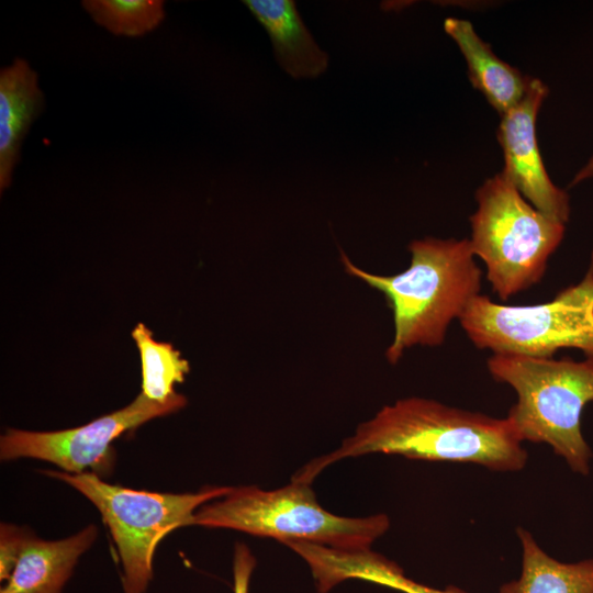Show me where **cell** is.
I'll return each instance as SVG.
<instances>
[{
  "label": "cell",
  "instance_id": "obj_19",
  "mask_svg": "<svg viewBox=\"0 0 593 593\" xmlns=\"http://www.w3.org/2000/svg\"><path fill=\"white\" fill-rule=\"evenodd\" d=\"M590 178H593V154L588 163L575 174L570 186L578 184Z\"/></svg>",
  "mask_w": 593,
  "mask_h": 593
},
{
  "label": "cell",
  "instance_id": "obj_6",
  "mask_svg": "<svg viewBox=\"0 0 593 593\" xmlns=\"http://www.w3.org/2000/svg\"><path fill=\"white\" fill-rule=\"evenodd\" d=\"M43 472L69 484L98 508L118 547L124 593H145L161 539L176 528L191 526L199 507L232 490L206 486L195 493H157L112 485L92 472Z\"/></svg>",
  "mask_w": 593,
  "mask_h": 593
},
{
  "label": "cell",
  "instance_id": "obj_11",
  "mask_svg": "<svg viewBox=\"0 0 593 593\" xmlns=\"http://www.w3.org/2000/svg\"><path fill=\"white\" fill-rule=\"evenodd\" d=\"M36 71L24 58L0 70V191L12 182L24 136L44 109Z\"/></svg>",
  "mask_w": 593,
  "mask_h": 593
},
{
  "label": "cell",
  "instance_id": "obj_12",
  "mask_svg": "<svg viewBox=\"0 0 593 593\" xmlns=\"http://www.w3.org/2000/svg\"><path fill=\"white\" fill-rule=\"evenodd\" d=\"M444 29L467 61L471 85L484 96L490 105L501 116L516 107L524 98L532 77L523 75L497 57L469 21L448 18Z\"/></svg>",
  "mask_w": 593,
  "mask_h": 593
},
{
  "label": "cell",
  "instance_id": "obj_8",
  "mask_svg": "<svg viewBox=\"0 0 593 593\" xmlns=\"http://www.w3.org/2000/svg\"><path fill=\"white\" fill-rule=\"evenodd\" d=\"M187 404L182 394L166 402H156L141 393L131 404L101 416L83 426L57 432H29L9 428L0 439L2 460L35 458L52 462L65 472L83 473L91 470L107 475L114 466L111 443L123 433L174 412Z\"/></svg>",
  "mask_w": 593,
  "mask_h": 593
},
{
  "label": "cell",
  "instance_id": "obj_2",
  "mask_svg": "<svg viewBox=\"0 0 593 593\" xmlns=\"http://www.w3.org/2000/svg\"><path fill=\"white\" fill-rule=\"evenodd\" d=\"M410 266L393 276L357 267L345 253L344 269L380 291L392 311L394 335L385 358L395 365L414 346L444 343L449 325L480 295L482 271L470 240L426 237L410 243Z\"/></svg>",
  "mask_w": 593,
  "mask_h": 593
},
{
  "label": "cell",
  "instance_id": "obj_5",
  "mask_svg": "<svg viewBox=\"0 0 593 593\" xmlns=\"http://www.w3.org/2000/svg\"><path fill=\"white\" fill-rule=\"evenodd\" d=\"M470 244L486 280L503 301L537 284L566 224L532 205L502 172L477 190Z\"/></svg>",
  "mask_w": 593,
  "mask_h": 593
},
{
  "label": "cell",
  "instance_id": "obj_3",
  "mask_svg": "<svg viewBox=\"0 0 593 593\" xmlns=\"http://www.w3.org/2000/svg\"><path fill=\"white\" fill-rule=\"evenodd\" d=\"M486 368L516 393L506 418L518 438L548 445L574 473L588 475L593 452L582 434L581 416L593 401V358L492 354Z\"/></svg>",
  "mask_w": 593,
  "mask_h": 593
},
{
  "label": "cell",
  "instance_id": "obj_1",
  "mask_svg": "<svg viewBox=\"0 0 593 593\" xmlns=\"http://www.w3.org/2000/svg\"><path fill=\"white\" fill-rule=\"evenodd\" d=\"M370 454L473 463L497 472L519 471L528 459L506 417L412 396L383 406L334 451L303 466L292 480L311 484L328 466Z\"/></svg>",
  "mask_w": 593,
  "mask_h": 593
},
{
  "label": "cell",
  "instance_id": "obj_17",
  "mask_svg": "<svg viewBox=\"0 0 593 593\" xmlns=\"http://www.w3.org/2000/svg\"><path fill=\"white\" fill-rule=\"evenodd\" d=\"M377 584L403 592V593H468L458 586L435 589L418 583L404 575L403 570L396 564H391L380 572L376 580Z\"/></svg>",
  "mask_w": 593,
  "mask_h": 593
},
{
  "label": "cell",
  "instance_id": "obj_4",
  "mask_svg": "<svg viewBox=\"0 0 593 593\" xmlns=\"http://www.w3.org/2000/svg\"><path fill=\"white\" fill-rule=\"evenodd\" d=\"M221 499L199 507L191 525L344 550L370 549L390 527L385 514L344 517L329 513L318 504L311 484L296 480L271 491L255 485L232 488Z\"/></svg>",
  "mask_w": 593,
  "mask_h": 593
},
{
  "label": "cell",
  "instance_id": "obj_10",
  "mask_svg": "<svg viewBox=\"0 0 593 593\" xmlns=\"http://www.w3.org/2000/svg\"><path fill=\"white\" fill-rule=\"evenodd\" d=\"M97 535V527L89 525L68 538L44 540L24 528L12 571L0 593H61L79 557Z\"/></svg>",
  "mask_w": 593,
  "mask_h": 593
},
{
  "label": "cell",
  "instance_id": "obj_13",
  "mask_svg": "<svg viewBox=\"0 0 593 593\" xmlns=\"http://www.w3.org/2000/svg\"><path fill=\"white\" fill-rule=\"evenodd\" d=\"M267 31L279 65L293 78H315L328 65L327 54L315 43L290 0L243 2Z\"/></svg>",
  "mask_w": 593,
  "mask_h": 593
},
{
  "label": "cell",
  "instance_id": "obj_16",
  "mask_svg": "<svg viewBox=\"0 0 593 593\" xmlns=\"http://www.w3.org/2000/svg\"><path fill=\"white\" fill-rule=\"evenodd\" d=\"M81 5L98 25L118 36H143L166 16L161 0H85Z\"/></svg>",
  "mask_w": 593,
  "mask_h": 593
},
{
  "label": "cell",
  "instance_id": "obj_7",
  "mask_svg": "<svg viewBox=\"0 0 593 593\" xmlns=\"http://www.w3.org/2000/svg\"><path fill=\"white\" fill-rule=\"evenodd\" d=\"M459 322L478 349L492 354L552 357L573 348L593 358V255L583 279L551 301L506 305L480 294Z\"/></svg>",
  "mask_w": 593,
  "mask_h": 593
},
{
  "label": "cell",
  "instance_id": "obj_18",
  "mask_svg": "<svg viewBox=\"0 0 593 593\" xmlns=\"http://www.w3.org/2000/svg\"><path fill=\"white\" fill-rule=\"evenodd\" d=\"M255 566L256 559L249 548L243 542H237L233 558L234 593H248Z\"/></svg>",
  "mask_w": 593,
  "mask_h": 593
},
{
  "label": "cell",
  "instance_id": "obj_15",
  "mask_svg": "<svg viewBox=\"0 0 593 593\" xmlns=\"http://www.w3.org/2000/svg\"><path fill=\"white\" fill-rule=\"evenodd\" d=\"M142 361V393L149 400L166 402L176 394L175 383H182L190 371L187 359L171 344L153 338L152 331L138 323L132 331Z\"/></svg>",
  "mask_w": 593,
  "mask_h": 593
},
{
  "label": "cell",
  "instance_id": "obj_14",
  "mask_svg": "<svg viewBox=\"0 0 593 593\" xmlns=\"http://www.w3.org/2000/svg\"><path fill=\"white\" fill-rule=\"evenodd\" d=\"M522 546L518 579L501 585L499 593H593V559L563 562L549 556L525 528H516Z\"/></svg>",
  "mask_w": 593,
  "mask_h": 593
},
{
  "label": "cell",
  "instance_id": "obj_9",
  "mask_svg": "<svg viewBox=\"0 0 593 593\" xmlns=\"http://www.w3.org/2000/svg\"><path fill=\"white\" fill-rule=\"evenodd\" d=\"M547 94V86L532 77L521 102L501 116L497 139L504 155L502 174L532 205L566 224L570 199L549 178L536 135L537 114Z\"/></svg>",
  "mask_w": 593,
  "mask_h": 593
}]
</instances>
